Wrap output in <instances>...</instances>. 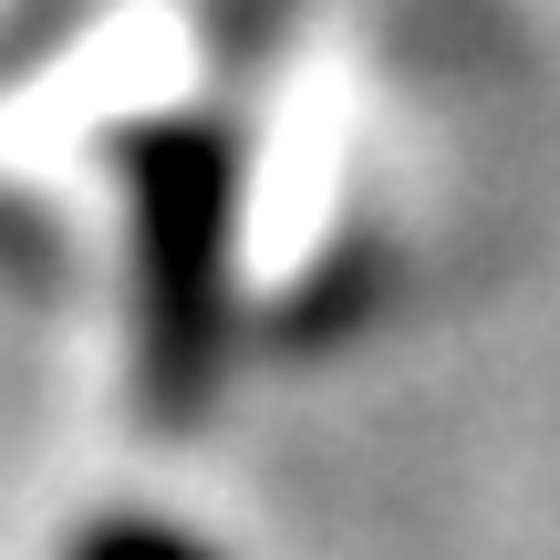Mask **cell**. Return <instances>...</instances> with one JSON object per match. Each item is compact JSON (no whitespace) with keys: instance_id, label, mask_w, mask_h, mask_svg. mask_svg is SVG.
<instances>
[{"instance_id":"6da1fadb","label":"cell","mask_w":560,"mask_h":560,"mask_svg":"<svg viewBox=\"0 0 560 560\" xmlns=\"http://www.w3.org/2000/svg\"><path fill=\"white\" fill-rule=\"evenodd\" d=\"M136 187V363L156 416H187L219 363V312H229V229H240V187H229V145L177 125L125 166Z\"/></svg>"},{"instance_id":"7a4b0ae2","label":"cell","mask_w":560,"mask_h":560,"mask_svg":"<svg viewBox=\"0 0 560 560\" xmlns=\"http://www.w3.org/2000/svg\"><path fill=\"white\" fill-rule=\"evenodd\" d=\"M62 560H219L198 540V529H177V520H145V509H104V520H83L73 529V550Z\"/></svg>"}]
</instances>
